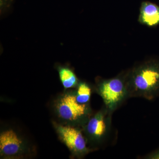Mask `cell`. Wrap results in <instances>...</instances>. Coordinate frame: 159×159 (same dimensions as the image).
<instances>
[{"label":"cell","mask_w":159,"mask_h":159,"mask_svg":"<svg viewBox=\"0 0 159 159\" xmlns=\"http://www.w3.org/2000/svg\"><path fill=\"white\" fill-rule=\"evenodd\" d=\"M129 97L151 100L159 97V61L141 62L126 71Z\"/></svg>","instance_id":"cell-1"},{"label":"cell","mask_w":159,"mask_h":159,"mask_svg":"<svg viewBox=\"0 0 159 159\" xmlns=\"http://www.w3.org/2000/svg\"><path fill=\"white\" fill-rule=\"evenodd\" d=\"M96 90L102 98L106 107L112 112L129 97L126 71L110 79L98 77Z\"/></svg>","instance_id":"cell-3"},{"label":"cell","mask_w":159,"mask_h":159,"mask_svg":"<svg viewBox=\"0 0 159 159\" xmlns=\"http://www.w3.org/2000/svg\"><path fill=\"white\" fill-rule=\"evenodd\" d=\"M144 159H159V148L154 151L151 153L148 154L144 157Z\"/></svg>","instance_id":"cell-11"},{"label":"cell","mask_w":159,"mask_h":159,"mask_svg":"<svg viewBox=\"0 0 159 159\" xmlns=\"http://www.w3.org/2000/svg\"><path fill=\"white\" fill-rule=\"evenodd\" d=\"M75 92L77 102L81 104L89 103L92 90L90 87L87 83L80 81Z\"/></svg>","instance_id":"cell-9"},{"label":"cell","mask_w":159,"mask_h":159,"mask_svg":"<svg viewBox=\"0 0 159 159\" xmlns=\"http://www.w3.org/2000/svg\"><path fill=\"white\" fill-rule=\"evenodd\" d=\"M139 20L142 25L149 27L158 25L159 6L150 2H143L140 7Z\"/></svg>","instance_id":"cell-7"},{"label":"cell","mask_w":159,"mask_h":159,"mask_svg":"<svg viewBox=\"0 0 159 159\" xmlns=\"http://www.w3.org/2000/svg\"><path fill=\"white\" fill-rule=\"evenodd\" d=\"M13 0H0V7L1 12H4L10 8Z\"/></svg>","instance_id":"cell-10"},{"label":"cell","mask_w":159,"mask_h":159,"mask_svg":"<svg viewBox=\"0 0 159 159\" xmlns=\"http://www.w3.org/2000/svg\"><path fill=\"white\" fill-rule=\"evenodd\" d=\"M53 108L58 123L82 128L92 116L89 104L77 102L75 91H67L55 99Z\"/></svg>","instance_id":"cell-2"},{"label":"cell","mask_w":159,"mask_h":159,"mask_svg":"<svg viewBox=\"0 0 159 159\" xmlns=\"http://www.w3.org/2000/svg\"><path fill=\"white\" fill-rule=\"evenodd\" d=\"M29 143L17 131L7 128L0 134V156L2 159L23 158L30 153Z\"/></svg>","instance_id":"cell-6"},{"label":"cell","mask_w":159,"mask_h":159,"mask_svg":"<svg viewBox=\"0 0 159 159\" xmlns=\"http://www.w3.org/2000/svg\"><path fill=\"white\" fill-rule=\"evenodd\" d=\"M53 124L60 140L67 147L73 157L81 158L94 150L88 147L81 128L56 122H53Z\"/></svg>","instance_id":"cell-4"},{"label":"cell","mask_w":159,"mask_h":159,"mask_svg":"<svg viewBox=\"0 0 159 159\" xmlns=\"http://www.w3.org/2000/svg\"><path fill=\"white\" fill-rule=\"evenodd\" d=\"M112 112L105 106L91 116L82 130L87 143L98 145L105 141L111 130Z\"/></svg>","instance_id":"cell-5"},{"label":"cell","mask_w":159,"mask_h":159,"mask_svg":"<svg viewBox=\"0 0 159 159\" xmlns=\"http://www.w3.org/2000/svg\"><path fill=\"white\" fill-rule=\"evenodd\" d=\"M60 80L65 89L77 88L80 81L73 69L68 66L58 65L56 66Z\"/></svg>","instance_id":"cell-8"}]
</instances>
